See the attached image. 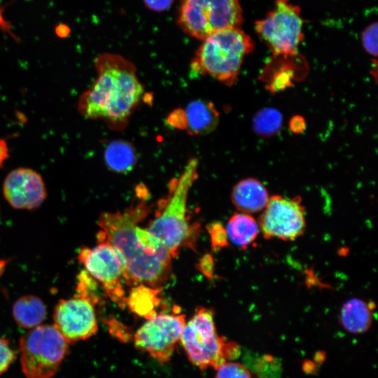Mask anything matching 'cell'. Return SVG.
Returning <instances> with one entry per match:
<instances>
[{"label": "cell", "instance_id": "9", "mask_svg": "<svg viewBox=\"0 0 378 378\" xmlns=\"http://www.w3.org/2000/svg\"><path fill=\"white\" fill-rule=\"evenodd\" d=\"M186 323L184 314H158L134 333V346L160 363H165L171 359Z\"/></svg>", "mask_w": 378, "mask_h": 378}, {"label": "cell", "instance_id": "31", "mask_svg": "<svg viewBox=\"0 0 378 378\" xmlns=\"http://www.w3.org/2000/svg\"><path fill=\"white\" fill-rule=\"evenodd\" d=\"M7 157V148L4 141H0V166Z\"/></svg>", "mask_w": 378, "mask_h": 378}, {"label": "cell", "instance_id": "22", "mask_svg": "<svg viewBox=\"0 0 378 378\" xmlns=\"http://www.w3.org/2000/svg\"><path fill=\"white\" fill-rule=\"evenodd\" d=\"M216 378H252L249 370L242 364L227 361L216 369Z\"/></svg>", "mask_w": 378, "mask_h": 378}, {"label": "cell", "instance_id": "13", "mask_svg": "<svg viewBox=\"0 0 378 378\" xmlns=\"http://www.w3.org/2000/svg\"><path fill=\"white\" fill-rule=\"evenodd\" d=\"M3 193L17 209H34L45 201L47 191L41 176L35 170L19 167L10 171L3 183Z\"/></svg>", "mask_w": 378, "mask_h": 378}, {"label": "cell", "instance_id": "18", "mask_svg": "<svg viewBox=\"0 0 378 378\" xmlns=\"http://www.w3.org/2000/svg\"><path fill=\"white\" fill-rule=\"evenodd\" d=\"M161 290L142 284L134 286L127 296V305L137 316L147 320L152 318L158 314Z\"/></svg>", "mask_w": 378, "mask_h": 378}, {"label": "cell", "instance_id": "16", "mask_svg": "<svg viewBox=\"0 0 378 378\" xmlns=\"http://www.w3.org/2000/svg\"><path fill=\"white\" fill-rule=\"evenodd\" d=\"M374 309L373 302L358 298L349 299L341 307L340 323L350 333H364L372 326Z\"/></svg>", "mask_w": 378, "mask_h": 378}, {"label": "cell", "instance_id": "5", "mask_svg": "<svg viewBox=\"0 0 378 378\" xmlns=\"http://www.w3.org/2000/svg\"><path fill=\"white\" fill-rule=\"evenodd\" d=\"M179 342L188 360L202 370L209 367L216 370L239 352L237 344L218 335L213 312L204 307H198L186 323Z\"/></svg>", "mask_w": 378, "mask_h": 378}, {"label": "cell", "instance_id": "28", "mask_svg": "<svg viewBox=\"0 0 378 378\" xmlns=\"http://www.w3.org/2000/svg\"><path fill=\"white\" fill-rule=\"evenodd\" d=\"M146 6L156 12L167 10L172 6L174 0H143Z\"/></svg>", "mask_w": 378, "mask_h": 378}, {"label": "cell", "instance_id": "8", "mask_svg": "<svg viewBox=\"0 0 378 378\" xmlns=\"http://www.w3.org/2000/svg\"><path fill=\"white\" fill-rule=\"evenodd\" d=\"M300 8L290 0H276L274 8L265 18L255 22V29L274 57L298 55L304 39Z\"/></svg>", "mask_w": 378, "mask_h": 378}, {"label": "cell", "instance_id": "1", "mask_svg": "<svg viewBox=\"0 0 378 378\" xmlns=\"http://www.w3.org/2000/svg\"><path fill=\"white\" fill-rule=\"evenodd\" d=\"M144 200L132 204L123 211L104 212L98 224V243L105 242L116 251L122 265V277L129 286L139 284L162 288L171 273L172 255H154L139 241L135 228L150 212Z\"/></svg>", "mask_w": 378, "mask_h": 378}, {"label": "cell", "instance_id": "21", "mask_svg": "<svg viewBox=\"0 0 378 378\" xmlns=\"http://www.w3.org/2000/svg\"><path fill=\"white\" fill-rule=\"evenodd\" d=\"M283 122L281 113L276 108H265L260 110L253 118V127L255 133L262 137L276 134Z\"/></svg>", "mask_w": 378, "mask_h": 378}, {"label": "cell", "instance_id": "27", "mask_svg": "<svg viewBox=\"0 0 378 378\" xmlns=\"http://www.w3.org/2000/svg\"><path fill=\"white\" fill-rule=\"evenodd\" d=\"M199 270L207 278H212L214 271V262L210 254L204 255L199 261Z\"/></svg>", "mask_w": 378, "mask_h": 378}, {"label": "cell", "instance_id": "29", "mask_svg": "<svg viewBox=\"0 0 378 378\" xmlns=\"http://www.w3.org/2000/svg\"><path fill=\"white\" fill-rule=\"evenodd\" d=\"M304 127V122L300 117L294 118L290 122V128L295 132L302 131Z\"/></svg>", "mask_w": 378, "mask_h": 378}, {"label": "cell", "instance_id": "26", "mask_svg": "<svg viewBox=\"0 0 378 378\" xmlns=\"http://www.w3.org/2000/svg\"><path fill=\"white\" fill-rule=\"evenodd\" d=\"M109 332L122 342H127L132 338V334L125 325L120 321L111 318L106 321Z\"/></svg>", "mask_w": 378, "mask_h": 378}, {"label": "cell", "instance_id": "12", "mask_svg": "<svg viewBox=\"0 0 378 378\" xmlns=\"http://www.w3.org/2000/svg\"><path fill=\"white\" fill-rule=\"evenodd\" d=\"M96 304L91 299L78 293L56 304L53 326L69 344L85 340L97 334Z\"/></svg>", "mask_w": 378, "mask_h": 378}, {"label": "cell", "instance_id": "6", "mask_svg": "<svg viewBox=\"0 0 378 378\" xmlns=\"http://www.w3.org/2000/svg\"><path fill=\"white\" fill-rule=\"evenodd\" d=\"M69 344L53 325L29 330L19 341L23 374L27 378H52L69 354Z\"/></svg>", "mask_w": 378, "mask_h": 378}, {"label": "cell", "instance_id": "11", "mask_svg": "<svg viewBox=\"0 0 378 378\" xmlns=\"http://www.w3.org/2000/svg\"><path fill=\"white\" fill-rule=\"evenodd\" d=\"M85 270L103 287L105 294L121 308L127 305L122 280V265L115 249L105 242L82 248L78 255Z\"/></svg>", "mask_w": 378, "mask_h": 378}, {"label": "cell", "instance_id": "19", "mask_svg": "<svg viewBox=\"0 0 378 378\" xmlns=\"http://www.w3.org/2000/svg\"><path fill=\"white\" fill-rule=\"evenodd\" d=\"M228 239L235 245L246 248L256 239L260 229L258 223L250 214H234L225 227Z\"/></svg>", "mask_w": 378, "mask_h": 378}, {"label": "cell", "instance_id": "30", "mask_svg": "<svg viewBox=\"0 0 378 378\" xmlns=\"http://www.w3.org/2000/svg\"><path fill=\"white\" fill-rule=\"evenodd\" d=\"M56 34L60 37H65L69 34V28L65 24H59L55 29Z\"/></svg>", "mask_w": 378, "mask_h": 378}, {"label": "cell", "instance_id": "2", "mask_svg": "<svg viewBox=\"0 0 378 378\" xmlns=\"http://www.w3.org/2000/svg\"><path fill=\"white\" fill-rule=\"evenodd\" d=\"M94 66L97 76L78 103L80 113L90 119H101L111 128L124 129L144 94V87L134 65L113 53L99 55Z\"/></svg>", "mask_w": 378, "mask_h": 378}, {"label": "cell", "instance_id": "15", "mask_svg": "<svg viewBox=\"0 0 378 378\" xmlns=\"http://www.w3.org/2000/svg\"><path fill=\"white\" fill-rule=\"evenodd\" d=\"M231 199L239 212L250 214L262 211L270 197L267 189L260 181L246 178L233 187Z\"/></svg>", "mask_w": 378, "mask_h": 378}, {"label": "cell", "instance_id": "7", "mask_svg": "<svg viewBox=\"0 0 378 378\" xmlns=\"http://www.w3.org/2000/svg\"><path fill=\"white\" fill-rule=\"evenodd\" d=\"M239 0H181L177 24L187 34L203 41L216 31L240 27Z\"/></svg>", "mask_w": 378, "mask_h": 378}, {"label": "cell", "instance_id": "17", "mask_svg": "<svg viewBox=\"0 0 378 378\" xmlns=\"http://www.w3.org/2000/svg\"><path fill=\"white\" fill-rule=\"evenodd\" d=\"M12 313L20 327L31 330L41 325L46 318L47 310L41 298L34 295H27L14 302Z\"/></svg>", "mask_w": 378, "mask_h": 378}, {"label": "cell", "instance_id": "24", "mask_svg": "<svg viewBox=\"0 0 378 378\" xmlns=\"http://www.w3.org/2000/svg\"><path fill=\"white\" fill-rule=\"evenodd\" d=\"M214 250H218L227 246L228 237L225 227L220 223H214L207 227Z\"/></svg>", "mask_w": 378, "mask_h": 378}, {"label": "cell", "instance_id": "20", "mask_svg": "<svg viewBox=\"0 0 378 378\" xmlns=\"http://www.w3.org/2000/svg\"><path fill=\"white\" fill-rule=\"evenodd\" d=\"M104 157L108 168L118 173L132 171L137 160L133 146L123 140L111 141L105 148Z\"/></svg>", "mask_w": 378, "mask_h": 378}, {"label": "cell", "instance_id": "14", "mask_svg": "<svg viewBox=\"0 0 378 378\" xmlns=\"http://www.w3.org/2000/svg\"><path fill=\"white\" fill-rule=\"evenodd\" d=\"M167 122L171 126L186 130L192 135H206L216 128L219 113L210 102L197 99L183 109L173 111Z\"/></svg>", "mask_w": 378, "mask_h": 378}, {"label": "cell", "instance_id": "23", "mask_svg": "<svg viewBox=\"0 0 378 378\" xmlns=\"http://www.w3.org/2000/svg\"><path fill=\"white\" fill-rule=\"evenodd\" d=\"M377 22L370 24L361 34V42L367 52L373 57L377 55Z\"/></svg>", "mask_w": 378, "mask_h": 378}, {"label": "cell", "instance_id": "4", "mask_svg": "<svg viewBox=\"0 0 378 378\" xmlns=\"http://www.w3.org/2000/svg\"><path fill=\"white\" fill-rule=\"evenodd\" d=\"M253 48L251 36L240 27L216 31L202 41L190 64L191 69L230 86L237 79L244 57Z\"/></svg>", "mask_w": 378, "mask_h": 378}, {"label": "cell", "instance_id": "3", "mask_svg": "<svg viewBox=\"0 0 378 378\" xmlns=\"http://www.w3.org/2000/svg\"><path fill=\"white\" fill-rule=\"evenodd\" d=\"M198 160L190 159L181 176L171 183L170 192L163 209L149 223L147 230L176 257L183 246L194 248L199 225L190 224L187 201L189 191L197 178Z\"/></svg>", "mask_w": 378, "mask_h": 378}, {"label": "cell", "instance_id": "10", "mask_svg": "<svg viewBox=\"0 0 378 378\" xmlns=\"http://www.w3.org/2000/svg\"><path fill=\"white\" fill-rule=\"evenodd\" d=\"M258 223L265 239L293 241L304 232L305 209L300 197L274 195L270 197Z\"/></svg>", "mask_w": 378, "mask_h": 378}, {"label": "cell", "instance_id": "25", "mask_svg": "<svg viewBox=\"0 0 378 378\" xmlns=\"http://www.w3.org/2000/svg\"><path fill=\"white\" fill-rule=\"evenodd\" d=\"M17 356L9 340L0 337V375L6 372Z\"/></svg>", "mask_w": 378, "mask_h": 378}]
</instances>
